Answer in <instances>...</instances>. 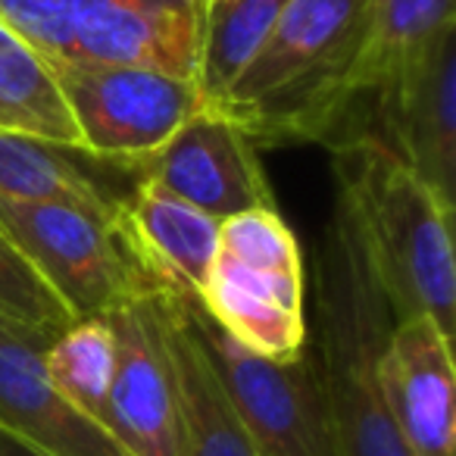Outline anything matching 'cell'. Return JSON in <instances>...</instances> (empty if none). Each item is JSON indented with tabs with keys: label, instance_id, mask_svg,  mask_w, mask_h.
<instances>
[{
	"label": "cell",
	"instance_id": "1",
	"mask_svg": "<svg viewBox=\"0 0 456 456\" xmlns=\"http://www.w3.org/2000/svg\"><path fill=\"white\" fill-rule=\"evenodd\" d=\"M369 0H288L219 113L254 144H338L344 122L366 97Z\"/></svg>",
	"mask_w": 456,
	"mask_h": 456
},
{
	"label": "cell",
	"instance_id": "2",
	"mask_svg": "<svg viewBox=\"0 0 456 456\" xmlns=\"http://www.w3.org/2000/svg\"><path fill=\"white\" fill-rule=\"evenodd\" d=\"M394 329L356 209L335 184L313 254L310 350L341 456H412L379 385V360Z\"/></svg>",
	"mask_w": 456,
	"mask_h": 456
},
{
	"label": "cell",
	"instance_id": "3",
	"mask_svg": "<svg viewBox=\"0 0 456 456\" xmlns=\"http://www.w3.org/2000/svg\"><path fill=\"white\" fill-rule=\"evenodd\" d=\"M331 151L335 184L356 209L391 319L425 316L453 341V207L372 132H350Z\"/></svg>",
	"mask_w": 456,
	"mask_h": 456
},
{
	"label": "cell",
	"instance_id": "4",
	"mask_svg": "<svg viewBox=\"0 0 456 456\" xmlns=\"http://www.w3.org/2000/svg\"><path fill=\"white\" fill-rule=\"evenodd\" d=\"M0 228L76 319L107 316L153 285L126 254L113 219L72 203L0 200Z\"/></svg>",
	"mask_w": 456,
	"mask_h": 456
},
{
	"label": "cell",
	"instance_id": "5",
	"mask_svg": "<svg viewBox=\"0 0 456 456\" xmlns=\"http://www.w3.org/2000/svg\"><path fill=\"white\" fill-rule=\"evenodd\" d=\"M188 306L222 391L263 456H341L310 341L294 360H266L222 331L194 300Z\"/></svg>",
	"mask_w": 456,
	"mask_h": 456
},
{
	"label": "cell",
	"instance_id": "6",
	"mask_svg": "<svg viewBox=\"0 0 456 456\" xmlns=\"http://www.w3.org/2000/svg\"><path fill=\"white\" fill-rule=\"evenodd\" d=\"M53 76L78 128L82 153L134 169L207 110L197 82L144 66L72 63Z\"/></svg>",
	"mask_w": 456,
	"mask_h": 456
},
{
	"label": "cell",
	"instance_id": "7",
	"mask_svg": "<svg viewBox=\"0 0 456 456\" xmlns=\"http://www.w3.org/2000/svg\"><path fill=\"white\" fill-rule=\"evenodd\" d=\"M138 169L216 222L248 209H279L260 147L219 110H200Z\"/></svg>",
	"mask_w": 456,
	"mask_h": 456
},
{
	"label": "cell",
	"instance_id": "8",
	"mask_svg": "<svg viewBox=\"0 0 456 456\" xmlns=\"http://www.w3.org/2000/svg\"><path fill=\"white\" fill-rule=\"evenodd\" d=\"M387 144L441 200L456 197V22L447 26L397 82L372 94Z\"/></svg>",
	"mask_w": 456,
	"mask_h": 456
},
{
	"label": "cell",
	"instance_id": "9",
	"mask_svg": "<svg viewBox=\"0 0 456 456\" xmlns=\"http://www.w3.org/2000/svg\"><path fill=\"white\" fill-rule=\"evenodd\" d=\"M203 0H72L69 28L78 63L144 66L197 82Z\"/></svg>",
	"mask_w": 456,
	"mask_h": 456
},
{
	"label": "cell",
	"instance_id": "10",
	"mask_svg": "<svg viewBox=\"0 0 456 456\" xmlns=\"http://www.w3.org/2000/svg\"><path fill=\"white\" fill-rule=\"evenodd\" d=\"M103 319L116 341L107 431L132 456H178L175 387L157 300L153 294L132 300L110 310Z\"/></svg>",
	"mask_w": 456,
	"mask_h": 456
},
{
	"label": "cell",
	"instance_id": "11",
	"mask_svg": "<svg viewBox=\"0 0 456 456\" xmlns=\"http://www.w3.org/2000/svg\"><path fill=\"white\" fill-rule=\"evenodd\" d=\"M113 228L157 294L194 300L219 256V222L141 175L113 203Z\"/></svg>",
	"mask_w": 456,
	"mask_h": 456
},
{
	"label": "cell",
	"instance_id": "12",
	"mask_svg": "<svg viewBox=\"0 0 456 456\" xmlns=\"http://www.w3.org/2000/svg\"><path fill=\"white\" fill-rule=\"evenodd\" d=\"M379 385L412 456H456L453 341L431 319L394 322L379 360Z\"/></svg>",
	"mask_w": 456,
	"mask_h": 456
},
{
	"label": "cell",
	"instance_id": "13",
	"mask_svg": "<svg viewBox=\"0 0 456 456\" xmlns=\"http://www.w3.org/2000/svg\"><path fill=\"white\" fill-rule=\"evenodd\" d=\"M51 341L0 319V431L47 456H132L107 428L57 394L45 369Z\"/></svg>",
	"mask_w": 456,
	"mask_h": 456
},
{
	"label": "cell",
	"instance_id": "14",
	"mask_svg": "<svg viewBox=\"0 0 456 456\" xmlns=\"http://www.w3.org/2000/svg\"><path fill=\"white\" fill-rule=\"evenodd\" d=\"M175 387L178 456H263L222 391L191 322V306L175 294H153Z\"/></svg>",
	"mask_w": 456,
	"mask_h": 456
},
{
	"label": "cell",
	"instance_id": "15",
	"mask_svg": "<svg viewBox=\"0 0 456 456\" xmlns=\"http://www.w3.org/2000/svg\"><path fill=\"white\" fill-rule=\"evenodd\" d=\"M197 306L241 347L266 360H294L310 341L304 279L263 275L219 254Z\"/></svg>",
	"mask_w": 456,
	"mask_h": 456
},
{
	"label": "cell",
	"instance_id": "16",
	"mask_svg": "<svg viewBox=\"0 0 456 456\" xmlns=\"http://www.w3.org/2000/svg\"><path fill=\"white\" fill-rule=\"evenodd\" d=\"M0 132L28 134L82 153V138L51 63L0 22Z\"/></svg>",
	"mask_w": 456,
	"mask_h": 456
},
{
	"label": "cell",
	"instance_id": "17",
	"mask_svg": "<svg viewBox=\"0 0 456 456\" xmlns=\"http://www.w3.org/2000/svg\"><path fill=\"white\" fill-rule=\"evenodd\" d=\"M69 153L28 134L0 132V200L72 203L113 219L116 197L72 163Z\"/></svg>",
	"mask_w": 456,
	"mask_h": 456
},
{
	"label": "cell",
	"instance_id": "18",
	"mask_svg": "<svg viewBox=\"0 0 456 456\" xmlns=\"http://www.w3.org/2000/svg\"><path fill=\"white\" fill-rule=\"evenodd\" d=\"M456 22V0H369L366 4V97L385 91Z\"/></svg>",
	"mask_w": 456,
	"mask_h": 456
},
{
	"label": "cell",
	"instance_id": "19",
	"mask_svg": "<svg viewBox=\"0 0 456 456\" xmlns=\"http://www.w3.org/2000/svg\"><path fill=\"white\" fill-rule=\"evenodd\" d=\"M116 366V341L113 329L103 316L76 319L60 338H53L45 350V369L57 394L107 428V400L113 385Z\"/></svg>",
	"mask_w": 456,
	"mask_h": 456
},
{
	"label": "cell",
	"instance_id": "20",
	"mask_svg": "<svg viewBox=\"0 0 456 456\" xmlns=\"http://www.w3.org/2000/svg\"><path fill=\"white\" fill-rule=\"evenodd\" d=\"M285 7L288 0H228L207 16L197 88L209 110L222 103V97L263 47Z\"/></svg>",
	"mask_w": 456,
	"mask_h": 456
},
{
	"label": "cell",
	"instance_id": "21",
	"mask_svg": "<svg viewBox=\"0 0 456 456\" xmlns=\"http://www.w3.org/2000/svg\"><path fill=\"white\" fill-rule=\"evenodd\" d=\"M219 254L263 275L304 279V254L279 209H248L219 222Z\"/></svg>",
	"mask_w": 456,
	"mask_h": 456
},
{
	"label": "cell",
	"instance_id": "22",
	"mask_svg": "<svg viewBox=\"0 0 456 456\" xmlns=\"http://www.w3.org/2000/svg\"><path fill=\"white\" fill-rule=\"evenodd\" d=\"M0 319L16 322L22 329L41 331L47 338H60L72 322L66 304L51 291L38 269L26 260L13 238L0 228Z\"/></svg>",
	"mask_w": 456,
	"mask_h": 456
},
{
	"label": "cell",
	"instance_id": "23",
	"mask_svg": "<svg viewBox=\"0 0 456 456\" xmlns=\"http://www.w3.org/2000/svg\"><path fill=\"white\" fill-rule=\"evenodd\" d=\"M69 10L72 0H0V22L28 41L57 72L78 63L72 47Z\"/></svg>",
	"mask_w": 456,
	"mask_h": 456
},
{
	"label": "cell",
	"instance_id": "24",
	"mask_svg": "<svg viewBox=\"0 0 456 456\" xmlns=\"http://www.w3.org/2000/svg\"><path fill=\"white\" fill-rule=\"evenodd\" d=\"M0 456H47V453H41V450L16 441V437L7 435V431H0Z\"/></svg>",
	"mask_w": 456,
	"mask_h": 456
},
{
	"label": "cell",
	"instance_id": "25",
	"mask_svg": "<svg viewBox=\"0 0 456 456\" xmlns=\"http://www.w3.org/2000/svg\"><path fill=\"white\" fill-rule=\"evenodd\" d=\"M222 4H228V0H203V13H213V10H219Z\"/></svg>",
	"mask_w": 456,
	"mask_h": 456
}]
</instances>
